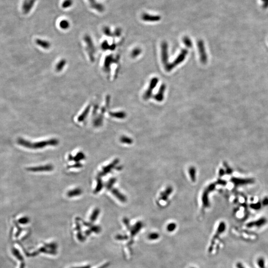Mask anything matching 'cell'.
I'll use <instances>...</instances> for the list:
<instances>
[{"instance_id": "6da1fadb", "label": "cell", "mask_w": 268, "mask_h": 268, "mask_svg": "<svg viewBox=\"0 0 268 268\" xmlns=\"http://www.w3.org/2000/svg\"><path fill=\"white\" fill-rule=\"evenodd\" d=\"M19 145L21 146H24L25 148L31 149H42L47 146H56L58 145L59 141L56 139H52L49 140L43 141L40 142L31 143L29 142V141L26 140L24 139H19L18 141Z\"/></svg>"}, {"instance_id": "7a4b0ae2", "label": "cell", "mask_w": 268, "mask_h": 268, "mask_svg": "<svg viewBox=\"0 0 268 268\" xmlns=\"http://www.w3.org/2000/svg\"><path fill=\"white\" fill-rule=\"evenodd\" d=\"M187 53H188V52L186 49L183 50L181 52V53H180V54L178 56V57L172 63L168 64L166 66L165 68L166 70L167 71H170L172 69H173V68H174L176 65H178L180 63H181V62H182V61H183L185 58V57L187 55Z\"/></svg>"}, {"instance_id": "3957f363", "label": "cell", "mask_w": 268, "mask_h": 268, "mask_svg": "<svg viewBox=\"0 0 268 268\" xmlns=\"http://www.w3.org/2000/svg\"><path fill=\"white\" fill-rule=\"evenodd\" d=\"M119 163V160L118 159H116L114 161H112L110 164H108V165L104 166L103 168L102 171L99 173V176L101 177V176H104V175H105L108 173H109L116 166V165L118 164Z\"/></svg>"}, {"instance_id": "277c9868", "label": "cell", "mask_w": 268, "mask_h": 268, "mask_svg": "<svg viewBox=\"0 0 268 268\" xmlns=\"http://www.w3.org/2000/svg\"><path fill=\"white\" fill-rule=\"evenodd\" d=\"M198 49H199L201 62L205 64L207 61V56H206V53L205 46H204L203 41L201 40L198 41Z\"/></svg>"}, {"instance_id": "5b68a950", "label": "cell", "mask_w": 268, "mask_h": 268, "mask_svg": "<svg viewBox=\"0 0 268 268\" xmlns=\"http://www.w3.org/2000/svg\"><path fill=\"white\" fill-rule=\"evenodd\" d=\"M27 169L32 172L50 171L53 170V166L51 164H48L46 165L29 167Z\"/></svg>"}, {"instance_id": "8992f818", "label": "cell", "mask_w": 268, "mask_h": 268, "mask_svg": "<svg viewBox=\"0 0 268 268\" xmlns=\"http://www.w3.org/2000/svg\"><path fill=\"white\" fill-rule=\"evenodd\" d=\"M158 79L157 78H152L150 83V86H149V88L148 90L146 91V92L145 94V95L144 96V98L145 100H148L151 97L152 93V89L155 87V86L157 85V83H158Z\"/></svg>"}, {"instance_id": "52a82bcc", "label": "cell", "mask_w": 268, "mask_h": 268, "mask_svg": "<svg viewBox=\"0 0 268 268\" xmlns=\"http://www.w3.org/2000/svg\"><path fill=\"white\" fill-rule=\"evenodd\" d=\"M142 19L144 21L155 22L160 21L161 18L160 15H151L148 14H144L142 15Z\"/></svg>"}, {"instance_id": "ba28073f", "label": "cell", "mask_w": 268, "mask_h": 268, "mask_svg": "<svg viewBox=\"0 0 268 268\" xmlns=\"http://www.w3.org/2000/svg\"><path fill=\"white\" fill-rule=\"evenodd\" d=\"M162 60L165 66L168 64V52H167V44L166 42H163L162 44Z\"/></svg>"}, {"instance_id": "9c48e42d", "label": "cell", "mask_w": 268, "mask_h": 268, "mask_svg": "<svg viewBox=\"0 0 268 268\" xmlns=\"http://www.w3.org/2000/svg\"><path fill=\"white\" fill-rule=\"evenodd\" d=\"M112 193L120 201L123 203L126 202L127 198L124 195L122 194L116 189H112Z\"/></svg>"}, {"instance_id": "30bf717a", "label": "cell", "mask_w": 268, "mask_h": 268, "mask_svg": "<svg viewBox=\"0 0 268 268\" xmlns=\"http://www.w3.org/2000/svg\"><path fill=\"white\" fill-rule=\"evenodd\" d=\"M165 90V86L164 84H163L160 87V91L158 92V94L155 96V100L158 101H162L163 99V93Z\"/></svg>"}, {"instance_id": "8fae6325", "label": "cell", "mask_w": 268, "mask_h": 268, "mask_svg": "<svg viewBox=\"0 0 268 268\" xmlns=\"http://www.w3.org/2000/svg\"><path fill=\"white\" fill-rule=\"evenodd\" d=\"M36 0H29V2L26 5V6L23 8V11L25 14H27L30 12L32 8H33Z\"/></svg>"}, {"instance_id": "7c38bea8", "label": "cell", "mask_w": 268, "mask_h": 268, "mask_svg": "<svg viewBox=\"0 0 268 268\" xmlns=\"http://www.w3.org/2000/svg\"><path fill=\"white\" fill-rule=\"evenodd\" d=\"M82 193V190L80 188H75L69 191L67 193V196L69 197L72 198L75 196H79Z\"/></svg>"}, {"instance_id": "4fadbf2b", "label": "cell", "mask_w": 268, "mask_h": 268, "mask_svg": "<svg viewBox=\"0 0 268 268\" xmlns=\"http://www.w3.org/2000/svg\"><path fill=\"white\" fill-rule=\"evenodd\" d=\"M103 181L100 178V177L98 176V178H97V187L94 191V193L97 194V193H98L100 191L103 189Z\"/></svg>"}, {"instance_id": "5bb4252c", "label": "cell", "mask_w": 268, "mask_h": 268, "mask_svg": "<svg viewBox=\"0 0 268 268\" xmlns=\"http://www.w3.org/2000/svg\"><path fill=\"white\" fill-rule=\"evenodd\" d=\"M208 192H209L207 190H206L204 192L203 196H202V202L203 204V206L205 207L209 206V200H208Z\"/></svg>"}, {"instance_id": "9a60e30c", "label": "cell", "mask_w": 268, "mask_h": 268, "mask_svg": "<svg viewBox=\"0 0 268 268\" xmlns=\"http://www.w3.org/2000/svg\"><path fill=\"white\" fill-rule=\"evenodd\" d=\"M266 261L263 257H259L257 260V265L259 268H266Z\"/></svg>"}, {"instance_id": "2e32d148", "label": "cell", "mask_w": 268, "mask_h": 268, "mask_svg": "<svg viewBox=\"0 0 268 268\" xmlns=\"http://www.w3.org/2000/svg\"><path fill=\"white\" fill-rule=\"evenodd\" d=\"M190 178L191 179L192 181L195 182L196 180V169L194 167H191L189 170Z\"/></svg>"}, {"instance_id": "e0dca14e", "label": "cell", "mask_w": 268, "mask_h": 268, "mask_svg": "<svg viewBox=\"0 0 268 268\" xmlns=\"http://www.w3.org/2000/svg\"><path fill=\"white\" fill-rule=\"evenodd\" d=\"M85 158V155L83 152H78V154H77V155L74 157V160L75 162L78 163L80 160H83Z\"/></svg>"}, {"instance_id": "ac0fdd59", "label": "cell", "mask_w": 268, "mask_h": 268, "mask_svg": "<svg viewBox=\"0 0 268 268\" xmlns=\"http://www.w3.org/2000/svg\"><path fill=\"white\" fill-rule=\"evenodd\" d=\"M94 9L96 10L97 11L100 12H103L104 11V7L103 5H101L100 4L97 3L95 5H94L92 7Z\"/></svg>"}, {"instance_id": "d6986e66", "label": "cell", "mask_w": 268, "mask_h": 268, "mask_svg": "<svg viewBox=\"0 0 268 268\" xmlns=\"http://www.w3.org/2000/svg\"><path fill=\"white\" fill-rule=\"evenodd\" d=\"M120 141L122 143L126 144H131L133 143L132 140L126 136H122L120 138Z\"/></svg>"}, {"instance_id": "ffe728a7", "label": "cell", "mask_w": 268, "mask_h": 268, "mask_svg": "<svg viewBox=\"0 0 268 268\" xmlns=\"http://www.w3.org/2000/svg\"><path fill=\"white\" fill-rule=\"evenodd\" d=\"M72 4H73L72 0H65L62 3V8L64 9L70 8L72 6Z\"/></svg>"}, {"instance_id": "44dd1931", "label": "cell", "mask_w": 268, "mask_h": 268, "mask_svg": "<svg viewBox=\"0 0 268 268\" xmlns=\"http://www.w3.org/2000/svg\"><path fill=\"white\" fill-rule=\"evenodd\" d=\"M69 26L70 23L67 20H62L60 23V26L61 28H62V29H68V28L69 27Z\"/></svg>"}, {"instance_id": "7402d4cb", "label": "cell", "mask_w": 268, "mask_h": 268, "mask_svg": "<svg viewBox=\"0 0 268 268\" xmlns=\"http://www.w3.org/2000/svg\"><path fill=\"white\" fill-rule=\"evenodd\" d=\"M116 179L115 178H112L111 179H110L109 180L108 182L107 183V184H106V187L107 188V189H112V187H113V185L115 184V183L116 182Z\"/></svg>"}, {"instance_id": "603a6c76", "label": "cell", "mask_w": 268, "mask_h": 268, "mask_svg": "<svg viewBox=\"0 0 268 268\" xmlns=\"http://www.w3.org/2000/svg\"><path fill=\"white\" fill-rule=\"evenodd\" d=\"M99 214H100V209H98V208L95 209L91 215V220L92 221H95V220L97 219V217H98Z\"/></svg>"}, {"instance_id": "cb8c5ba5", "label": "cell", "mask_w": 268, "mask_h": 268, "mask_svg": "<svg viewBox=\"0 0 268 268\" xmlns=\"http://www.w3.org/2000/svg\"><path fill=\"white\" fill-rule=\"evenodd\" d=\"M183 41L184 42V44H185L187 47H189V48H190V47H192V43L191 39H190L188 37H187V36L184 37L183 38Z\"/></svg>"}, {"instance_id": "d4e9b609", "label": "cell", "mask_w": 268, "mask_h": 268, "mask_svg": "<svg viewBox=\"0 0 268 268\" xmlns=\"http://www.w3.org/2000/svg\"><path fill=\"white\" fill-rule=\"evenodd\" d=\"M112 116H114L115 117L118 118H124L126 116V114L123 112H119V113H114L112 114Z\"/></svg>"}, {"instance_id": "484cf974", "label": "cell", "mask_w": 268, "mask_h": 268, "mask_svg": "<svg viewBox=\"0 0 268 268\" xmlns=\"http://www.w3.org/2000/svg\"><path fill=\"white\" fill-rule=\"evenodd\" d=\"M141 52V50L140 49L136 48L135 49H134L133 50V51L132 53V57H136L140 54Z\"/></svg>"}, {"instance_id": "4316f807", "label": "cell", "mask_w": 268, "mask_h": 268, "mask_svg": "<svg viewBox=\"0 0 268 268\" xmlns=\"http://www.w3.org/2000/svg\"><path fill=\"white\" fill-rule=\"evenodd\" d=\"M172 191H173V189L172 188V187H167L165 191L163 192V193H164L166 195H167V196H168L172 193Z\"/></svg>"}, {"instance_id": "83f0119b", "label": "cell", "mask_w": 268, "mask_h": 268, "mask_svg": "<svg viewBox=\"0 0 268 268\" xmlns=\"http://www.w3.org/2000/svg\"><path fill=\"white\" fill-rule=\"evenodd\" d=\"M176 228V225L175 223H170L169 225L168 226H167V229L169 231H173L174 229L175 228Z\"/></svg>"}, {"instance_id": "f1b7e54d", "label": "cell", "mask_w": 268, "mask_h": 268, "mask_svg": "<svg viewBox=\"0 0 268 268\" xmlns=\"http://www.w3.org/2000/svg\"><path fill=\"white\" fill-rule=\"evenodd\" d=\"M236 268H247L241 262H237L236 264Z\"/></svg>"}, {"instance_id": "f546056e", "label": "cell", "mask_w": 268, "mask_h": 268, "mask_svg": "<svg viewBox=\"0 0 268 268\" xmlns=\"http://www.w3.org/2000/svg\"><path fill=\"white\" fill-rule=\"evenodd\" d=\"M104 32L105 34L107 35H110V34H111V31H110V29H109L108 27H105L104 29Z\"/></svg>"}, {"instance_id": "4dcf8cb0", "label": "cell", "mask_w": 268, "mask_h": 268, "mask_svg": "<svg viewBox=\"0 0 268 268\" xmlns=\"http://www.w3.org/2000/svg\"><path fill=\"white\" fill-rule=\"evenodd\" d=\"M215 184H211L208 187V188H207V191L208 192L212 191V190H214L215 189Z\"/></svg>"}, {"instance_id": "1f68e13d", "label": "cell", "mask_w": 268, "mask_h": 268, "mask_svg": "<svg viewBox=\"0 0 268 268\" xmlns=\"http://www.w3.org/2000/svg\"><path fill=\"white\" fill-rule=\"evenodd\" d=\"M82 166V164H81L79 162L78 163H77L71 166L70 167H74V168H79V167H81Z\"/></svg>"}, {"instance_id": "d6a6232c", "label": "cell", "mask_w": 268, "mask_h": 268, "mask_svg": "<svg viewBox=\"0 0 268 268\" xmlns=\"http://www.w3.org/2000/svg\"><path fill=\"white\" fill-rule=\"evenodd\" d=\"M121 33V30L120 29H117L115 31V33L117 36H119L120 35Z\"/></svg>"}, {"instance_id": "836d02e7", "label": "cell", "mask_w": 268, "mask_h": 268, "mask_svg": "<svg viewBox=\"0 0 268 268\" xmlns=\"http://www.w3.org/2000/svg\"><path fill=\"white\" fill-rule=\"evenodd\" d=\"M89 2H90V3L91 4V7H92L94 5H95V4L97 3V2L95 1V0H89Z\"/></svg>"}]
</instances>
